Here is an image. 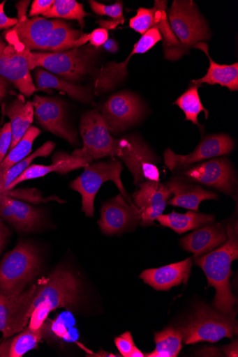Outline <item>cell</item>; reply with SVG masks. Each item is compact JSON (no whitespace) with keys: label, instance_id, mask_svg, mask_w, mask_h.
I'll use <instances>...</instances> for the list:
<instances>
[{"label":"cell","instance_id":"d6986e66","mask_svg":"<svg viewBox=\"0 0 238 357\" xmlns=\"http://www.w3.org/2000/svg\"><path fill=\"white\" fill-rule=\"evenodd\" d=\"M0 218L18 232L28 234L40 228L43 213L38 208L0 192Z\"/></svg>","mask_w":238,"mask_h":357},{"label":"cell","instance_id":"8992f818","mask_svg":"<svg viewBox=\"0 0 238 357\" xmlns=\"http://www.w3.org/2000/svg\"><path fill=\"white\" fill-rule=\"evenodd\" d=\"M41 259L38 249L20 241L0 264V294L17 298L39 273Z\"/></svg>","mask_w":238,"mask_h":357},{"label":"cell","instance_id":"4dcf8cb0","mask_svg":"<svg viewBox=\"0 0 238 357\" xmlns=\"http://www.w3.org/2000/svg\"><path fill=\"white\" fill-rule=\"evenodd\" d=\"M40 135V130L38 127L31 126L29 128L24 136L19 143L9 151V153L7 154L2 164L0 165V181H1L9 169L29 155L31 151L33 143L35 142Z\"/></svg>","mask_w":238,"mask_h":357},{"label":"cell","instance_id":"9c48e42d","mask_svg":"<svg viewBox=\"0 0 238 357\" xmlns=\"http://www.w3.org/2000/svg\"><path fill=\"white\" fill-rule=\"evenodd\" d=\"M80 128L83 147L73 151V155L88 159L91 162L107 156L121 157L124 138L114 139L112 137L103 116L97 110L84 113Z\"/></svg>","mask_w":238,"mask_h":357},{"label":"cell","instance_id":"f35d334b","mask_svg":"<svg viewBox=\"0 0 238 357\" xmlns=\"http://www.w3.org/2000/svg\"><path fill=\"white\" fill-rule=\"evenodd\" d=\"M54 0H35L31 4L29 17L30 18L45 16L54 4Z\"/></svg>","mask_w":238,"mask_h":357},{"label":"cell","instance_id":"7dc6e473","mask_svg":"<svg viewBox=\"0 0 238 357\" xmlns=\"http://www.w3.org/2000/svg\"><path fill=\"white\" fill-rule=\"evenodd\" d=\"M1 342H2V340H0V343H1Z\"/></svg>","mask_w":238,"mask_h":357},{"label":"cell","instance_id":"603a6c76","mask_svg":"<svg viewBox=\"0 0 238 357\" xmlns=\"http://www.w3.org/2000/svg\"><path fill=\"white\" fill-rule=\"evenodd\" d=\"M193 261L191 257L179 263L158 268L146 270L140 278L158 291H168L184 283L186 284L191 273Z\"/></svg>","mask_w":238,"mask_h":357},{"label":"cell","instance_id":"e575fe53","mask_svg":"<svg viewBox=\"0 0 238 357\" xmlns=\"http://www.w3.org/2000/svg\"><path fill=\"white\" fill-rule=\"evenodd\" d=\"M159 10V1L154 2L152 8H140L137 14L129 20V26L135 31L144 36L147 32L154 28L157 21Z\"/></svg>","mask_w":238,"mask_h":357},{"label":"cell","instance_id":"8d00e7d4","mask_svg":"<svg viewBox=\"0 0 238 357\" xmlns=\"http://www.w3.org/2000/svg\"><path fill=\"white\" fill-rule=\"evenodd\" d=\"M114 343L124 357H144L145 354L135 346L132 335L126 332L114 340Z\"/></svg>","mask_w":238,"mask_h":357},{"label":"cell","instance_id":"cb8c5ba5","mask_svg":"<svg viewBox=\"0 0 238 357\" xmlns=\"http://www.w3.org/2000/svg\"><path fill=\"white\" fill-rule=\"evenodd\" d=\"M194 49H198L205 53L209 59V68L207 75L199 79L191 81V84L200 85L219 84L228 88L232 91L238 90V63L232 64H219L214 61L209 54V46L205 42L196 44Z\"/></svg>","mask_w":238,"mask_h":357},{"label":"cell","instance_id":"9a60e30c","mask_svg":"<svg viewBox=\"0 0 238 357\" xmlns=\"http://www.w3.org/2000/svg\"><path fill=\"white\" fill-rule=\"evenodd\" d=\"M141 222V213L135 204H130L121 194L102 204L99 228L106 236L122 235L133 231Z\"/></svg>","mask_w":238,"mask_h":357},{"label":"cell","instance_id":"83f0119b","mask_svg":"<svg viewBox=\"0 0 238 357\" xmlns=\"http://www.w3.org/2000/svg\"><path fill=\"white\" fill-rule=\"evenodd\" d=\"M162 226L171 229L179 235L194 231L200 227L214 222L216 220L213 214H206L195 211L179 213L173 211L162 214L156 220Z\"/></svg>","mask_w":238,"mask_h":357},{"label":"cell","instance_id":"60d3db41","mask_svg":"<svg viewBox=\"0 0 238 357\" xmlns=\"http://www.w3.org/2000/svg\"><path fill=\"white\" fill-rule=\"evenodd\" d=\"M6 1L0 3V31L14 27L18 22L17 18L8 17L5 13Z\"/></svg>","mask_w":238,"mask_h":357},{"label":"cell","instance_id":"e0dca14e","mask_svg":"<svg viewBox=\"0 0 238 357\" xmlns=\"http://www.w3.org/2000/svg\"><path fill=\"white\" fill-rule=\"evenodd\" d=\"M137 188L132 195V200L140 211V225H154L156 218L163 213L172 192L165 184L151 181L142 182Z\"/></svg>","mask_w":238,"mask_h":357},{"label":"cell","instance_id":"ba28073f","mask_svg":"<svg viewBox=\"0 0 238 357\" xmlns=\"http://www.w3.org/2000/svg\"><path fill=\"white\" fill-rule=\"evenodd\" d=\"M123 169L121 162L112 157L107 160L89 165L82 175L70 183V188L82 196V210L87 217L94 216L95 197L101 185L107 181L114 183L127 202L134 204L121 181Z\"/></svg>","mask_w":238,"mask_h":357},{"label":"cell","instance_id":"ac0fdd59","mask_svg":"<svg viewBox=\"0 0 238 357\" xmlns=\"http://www.w3.org/2000/svg\"><path fill=\"white\" fill-rule=\"evenodd\" d=\"M0 76L6 79L27 98L37 91L26 59L1 38Z\"/></svg>","mask_w":238,"mask_h":357},{"label":"cell","instance_id":"f6af8a7d","mask_svg":"<svg viewBox=\"0 0 238 357\" xmlns=\"http://www.w3.org/2000/svg\"><path fill=\"white\" fill-rule=\"evenodd\" d=\"M197 356H223V354L219 351L218 349L209 347L200 349L196 353Z\"/></svg>","mask_w":238,"mask_h":357},{"label":"cell","instance_id":"8fae6325","mask_svg":"<svg viewBox=\"0 0 238 357\" xmlns=\"http://www.w3.org/2000/svg\"><path fill=\"white\" fill-rule=\"evenodd\" d=\"M145 112L137 95L123 91L113 94L102 106L101 115L111 134L118 135L142 119Z\"/></svg>","mask_w":238,"mask_h":357},{"label":"cell","instance_id":"d6a6232c","mask_svg":"<svg viewBox=\"0 0 238 357\" xmlns=\"http://www.w3.org/2000/svg\"><path fill=\"white\" fill-rule=\"evenodd\" d=\"M87 16H90V14L84 10L83 4L76 0H56L44 17L47 19L76 20L84 28V18Z\"/></svg>","mask_w":238,"mask_h":357},{"label":"cell","instance_id":"7402d4cb","mask_svg":"<svg viewBox=\"0 0 238 357\" xmlns=\"http://www.w3.org/2000/svg\"><path fill=\"white\" fill-rule=\"evenodd\" d=\"M91 164L92 162L88 159L64 152H57L52 157V165L29 166L10 184L8 190L26 181L44 177L52 172L64 175L70 172L85 168Z\"/></svg>","mask_w":238,"mask_h":357},{"label":"cell","instance_id":"7c38bea8","mask_svg":"<svg viewBox=\"0 0 238 357\" xmlns=\"http://www.w3.org/2000/svg\"><path fill=\"white\" fill-rule=\"evenodd\" d=\"M233 139L226 134H214L203 138L193 152L179 155L167 149L163 153L165 167L175 173L182 169L214 158L227 156L235 149Z\"/></svg>","mask_w":238,"mask_h":357},{"label":"cell","instance_id":"277c9868","mask_svg":"<svg viewBox=\"0 0 238 357\" xmlns=\"http://www.w3.org/2000/svg\"><path fill=\"white\" fill-rule=\"evenodd\" d=\"M10 45L26 59L30 71L40 68L77 85L92 72L98 54V48L91 45L61 52H31L19 45Z\"/></svg>","mask_w":238,"mask_h":357},{"label":"cell","instance_id":"30bf717a","mask_svg":"<svg viewBox=\"0 0 238 357\" xmlns=\"http://www.w3.org/2000/svg\"><path fill=\"white\" fill-rule=\"evenodd\" d=\"M174 174L181 180L212 188L233 199L235 197L237 174L227 156L202 161Z\"/></svg>","mask_w":238,"mask_h":357},{"label":"cell","instance_id":"bcb514c9","mask_svg":"<svg viewBox=\"0 0 238 357\" xmlns=\"http://www.w3.org/2000/svg\"><path fill=\"white\" fill-rule=\"evenodd\" d=\"M103 48L107 52L114 54L119 50L117 43L113 39H109L103 45Z\"/></svg>","mask_w":238,"mask_h":357},{"label":"cell","instance_id":"ab89813d","mask_svg":"<svg viewBox=\"0 0 238 357\" xmlns=\"http://www.w3.org/2000/svg\"><path fill=\"white\" fill-rule=\"evenodd\" d=\"M90 45L99 48L109 40V31L105 28H97L88 34Z\"/></svg>","mask_w":238,"mask_h":357},{"label":"cell","instance_id":"1f68e13d","mask_svg":"<svg viewBox=\"0 0 238 357\" xmlns=\"http://www.w3.org/2000/svg\"><path fill=\"white\" fill-rule=\"evenodd\" d=\"M174 103L177 105L185 114L186 120L192 122L200 129L202 127L198 121V116L201 112L206 115L207 119L209 112L203 107L198 93V87L200 85L193 84Z\"/></svg>","mask_w":238,"mask_h":357},{"label":"cell","instance_id":"74e56055","mask_svg":"<svg viewBox=\"0 0 238 357\" xmlns=\"http://www.w3.org/2000/svg\"><path fill=\"white\" fill-rule=\"evenodd\" d=\"M13 141V134L10 123H6L0 129V165L10 151Z\"/></svg>","mask_w":238,"mask_h":357},{"label":"cell","instance_id":"7a4b0ae2","mask_svg":"<svg viewBox=\"0 0 238 357\" xmlns=\"http://www.w3.org/2000/svg\"><path fill=\"white\" fill-rule=\"evenodd\" d=\"M30 1L16 5L17 24L5 33L10 45H19L35 52H61L82 47L80 39L84 34L64 20L36 17L27 18Z\"/></svg>","mask_w":238,"mask_h":357},{"label":"cell","instance_id":"b9f144b4","mask_svg":"<svg viewBox=\"0 0 238 357\" xmlns=\"http://www.w3.org/2000/svg\"><path fill=\"white\" fill-rule=\"evenodd\" d=\"M12 233L5 222L0 218V253L2 252L6 245Z\"/></svg>","mask_w":238,"mask_h":357},{"label":"cell","instance_id":"ffe728a7","mask_svg":"<svg viewBox=\"0 0 238 357\" xmlns=\"http://www.w3.org/2000/svg\"><path fill=\"white\" fill-rule=\"evenodd\" d=\"M226 222H214L194 230L180 240L181 248L193 253V258L213 251L228 239Z\"/></svg>","mask_w":238,"mask_h":357},{"label":"cell","instance_id":"d4e9b609","mask_svg":"<svg viewBox=\"0 0 238 357\" xmlns=\"http://www.w3.org/2000/svg\"><path fill=\"white\" fill-rule=\"evenodd\" d=\"M4 113L10 120L13 134L10 151L19 143L33 123L35 117L34 107L31 102L25 101L24 95L20 94L6 105Z\"/></svg>","mask_w":238,"mask_h":357},{"label":"cell","instance_id":"ee69618b","mask_svg":"<svg viewBox=\"0 0 238 357\" xmlns=\"http://www.w3.org/2000/svg\"><path fill=\"white\" fill-rule=\"evenodd\" d=\"M223 354L229 357H237L238 356V345L237 340H235L230 344L223 346L222 347Z\"/></svg>","mask_w":238,"mask_h":357},{"label":"cell","instance_id":"7bdbcfd3","mask_svg":"<svg viewBox=\"0 0 238 357\" xmlns=\"http://www.w3.org/2000/svg\"><path fill=\"white\" fill-rule=\"evenodd\" d=\"M11 85L6 79L0 76V104H1L9 93Z\"/></svg>","mask_w":238,"mask_h":357},{"label":"cell","instance_id":"484cf974","mask_svg":"<svg viewBox=\"0 0 238 357\" xmlns=\"http://www.w3.org/2000/svg\"><path fill=\"white\" fill-rule=\"evenodd\" d=\"M34 84L37 90H58L66 93L73 100L84 104L93 100V94L88 88L67 82L43 68H38L34 70Z\"/></svg>","mask_w":238,"mask_h":357},{"label":"cell","instance_id":"2e32d148","mask_svg":"<svg viewBox=\"0 0 238 357\" xmlns=\"http://www.w3.org/2000/svg\"><path fill=\"white\" fill-rule=\"evenodd\" d=\"M163 40L156 28L149 29L135 44L128 57L122 62L110 61L97 73L94 83L96 92L105 93L112 90L127 76V68L131 59L135 54H144Z\"/></svg>","mask_w":238,"mask_h":357},{"label":"cell","instance_id":"f546056e","mask_svg":"<svg viewBox=\"0 0 238 357\" xmlns=\"http://www.w3.org/2000/svg\"><path fill=\"white\" fill-rule=\"evenodd\" d=\"M156 348L147 357H177L183 348V335L179 328L169 326L154 334Z\"/></svg>","mask_w":238,"mask_h":357},{"label":"cell","instance_id":"44dd1931","mask_svg":"<svg viewBox=\"0 0 238 357\" xmlns=\"http://www.w3.org/2000/svg\"><path fill=\"white\" fill-rule=\"evenodd\" d=\"M172 192L173 198L168 205L198 212L203 201L218 200V193L204 189L200 185L172 176L165 183Z\"/></svg>","mask_w":238,"mask_h":357},{"label":"cell","instance_id":"f1b7e54d","mask_svg":"<svg viewBox=\"0 0 238 357\" xmlns=\"http://www.w3.org/2000/svg\"><path fill=\"white\" fill-rule=\"evenodd\" d=\"M24 303V294L16 298L0 294V332L6 339L18 333V324Z\"/></svg>","mask_w":238,"mask_h":357},{"label":"cell","instance_id":"4316f807","mask_svg":"<svg viewBox=\"0 0 238 357\" xmlns=\"http://www.w3.org/2000/svg\"><path fill=\"white\" fill-rule=\"evenodd\" d=\"M47 331L46 322L37 331L27 326L23 331L13 336L3 339L0 343V357H21L27 352L36 349L45 337Z\"/></svg>","mask_w":238,"mask_h":357},{"label":"cell","instance_id":"d590c367","mask_svg":"<svg viewBox=\"0 0 238 357\" xmlns=\"http://www.w3.org/2000/svg\"><path fill=\"white\" fill-rule=\"evenodd\" d=\"M89 4L94 13L100 16H108L114 21L120 24H124L125 18L123 13V3L117 2L112 6L101 4L94 0H89Z\"/></svg>","mask_w":238,"mask_h":357},{"label":"cell","instance_id":"5b68a950","mask_svg":"<svg viewBox=\"0 0 238 357\" xmlns=\"http://www.w3.org/2000/svg\"><path fill=\"white\" fill-rule=\"evenodd\" d=\"M168 20L179 45L165 56L170 61L179 60L198 43L211 38L209 24L191 0H175L167 13Z\"/></svg>","mask_w":238,"mask_h":357},{"label":"cell","instance_id":"52a82bcc","mask_svg":"<svg viewBox=\"0 0 238 357\" xmlns=\"http://www.w3.org/2000/svg\"><path fill=\"white\" fill-rule=\"evenodd\" d=\"M179 329L185 344L201 342L216 343L223 338L231 339L237 335V322L235 317L199 303Z\"/></svg>","mask_w":238,"mask_h":357},{"label":"cell","instance_id":"6da1fadb","mask_svg":"<svg viewBox=\"0 0 238 357\" xmlns=\"http://www.w3.org/2000/svg\"><path fill=\"white\" fill-rule=\"evenodd\" d=\"M25 301L22 324L25 328H42L49 314L59 308L75 310L82 299V284L78 278L64 267L57 268L24 291Z\"/></svg>","mask_w":238,"mask_h":357},{"label":"cell","instance_id":"5bb4252c","mask_svg":"<svg viewBox=\"0 0 238 357\" xmlns=\"http://www.w3.org/2000/svg\"><path fill=\"white\" fill-rule=\"evenodd\" d=\"M31 102L34 116L39 125L71 145H77V132L68 122L66 110L62 101L36 95Z\"/></svg>","mask_w":238,"mask_h":357},{"label":"cell","instance_id":"3957f363","mask_svg":"<svg viewBox=\"0 0 238 357\" xmlns=\"http://www.w3.org/2000/svg\"><path fill=\"white\" fill-rule=\"evenodd\" d=\"M226 229L227 241L213 251L194 257V262L205 273L209 287L216 289L214 307L223 314L235 317L237 299L231 291L230 278L231 265L238 258L237 220L231 218L228 221Z\"/></svg>","mask_w":238,"mask_h":357},{"label":"cell","instance_id":"4fadbf2b","mask_svg":"<svg viewBox=\"0 0 238 357\" xmlns=\"http://www.w3.org/2000/svg\"><path fill=\"white\" fill-rule=\"evenodd\" d=\"M124 162L133 178V184L138 187L145 181L160 182L159 160L148 144L137 135L124 137Z\"/></svg>","mask_w":238,"mask_h":357},{"label":"cell","instance_id":"836d02e7","mask_svg":"<svg viewBox=\"0 0 238 357\" xmlns=\"http://www.w3.org/2000/svg\"><path fill=\"white\" fill-rule=\"evenodd\" d=\"M55 149V144L52 142H47L43 146L39 148L35 152L29 155L27 157L22 160L17 165L13 166L6 174L1 181V193H6L8 191L10 184L19 177L22 172L26 170L32 163V161L37 158L49 156Z\"/></svg>","mask_w":238,"mask_h":357}]
</instances>
